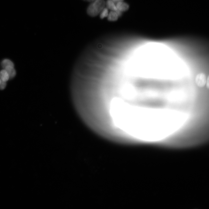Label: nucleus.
Masks as SVG:
<instances>
[{
    "label": "nucleus",
    "instance_id": "obj_1",
    "mask_svg": "<svg viewBox=\"0 0 209 209\" xmlns=\"http://www.w3.org/2000/svg\"><path fill=\"white\" fill-rule=\"evenodd\" d=\"M105 3L104 0H95L88 8V14L93 17L97 16L105 8Z\"/></svg>",
    "mask_w": 209,
    "mask_h": 209
},
{
    "label": "nucleus",
    "instance_id": "obj_2",
    "mask_svg": "<svg viewBox=\"0 0 209 209\" xmlns=\"http://www.w3.org/2000/svg\"><path fill=\"white\" fill-rule=\"evenodd\" d=\"M207 77L205 74L202 73L198 74L195 78V82L199 87L203 88L206 85Z\"/></svg>",
    "mask_w": 209,
    "mask_h": 209
},
{
    "label": "nucleus",
    "instance_id": "obj_3",
    "mask_svg": "<svg viewBox=\"0 0 209 209\" xmlns=\"http://www.w3.org/2000/svg\"><path fill=\"white\" fill-rule=\"evenodd\" d=\"M117 10L123 12L127 11L129 8V5L127 3L121 1L116 4Z\"/></svg>",
    "mask_w": 209,
    "mask_h": 209
},
{
    "label": "nucleus",
    "instance_id": "obj_4",
    "mask_svg": "<svg viewBox=\"0 0 209 209\" xmlns=\"http://www.w3.org/2000/svg\"><path fill=\"white\" fill-rule=\"evenodd\" d=\"M7 71L9 76L10 79L14 78L16 75V71L14 67L9 66L4 68Z\"/></svg>",
    "mask_w": 209,
    "mask_h": 209
},
{
    "label": "nucleus",
    "instance_id": "obj_5",
    "mask_svg": "<svg viewBox=\"0 0 209 209\" xmlns=\"http://www.w3.org/2000/svg\"><path fill=\"white\" fill-rule=\"evenodd\" d=\"M0 78L1 80L6 82L10 79L8 74L5 69L0 71Z\"/></svg>",
    "mask_w": 209,
    "mask_h": 209
},
{
    "label": "nucleus",
    "instance_id": "obj_6",
    "mask_svg": "<svg viewBox=\"0 0 209 209\" xmlns=\"http://www.w3.org/2000/svg\"><path fill=\"white\" fill-rule=\"evenodd\" d=\"M115 4L112 0H107L106 3H105V5H106L107 8L108 9L114 11L117 10Z\"/></svg>",
    "mask_w": 209,
    "mask_h": 209
},
{
    "label": "nucleus",
    "instance_id": "obj_7",
    "mask_svg": "<svg viewBox=\"0 0 209 209\" xmlns=\"http://www.w3.org/2000/svg\"><path fill=\"white\" fill-rule=\"evenodd\" d=\"M107 17L108 20L110 21H116L118 18L115 11H112L109 14Z\"/></svg>",
    "mask_w": 209,
    "mask_h": 209
},
{
    "label": "nucleus",
    "instance_id": "obj_8",
    "mask_svg": "<svg viewBox=\"0 0 209 209\" xmlns=\"http://www.w3.org/2000/svg\"><path fill=\"white\" fill-rule=\"evenodd\" d=\"M1 64L2 67L4 69L9 66L14 67L13 63L8 59H5L3 60L1 62Z\"/></svg>",
    "mask_w": 209,
    "mask_h": 209
},
{
    "label": "nucleus",
    "instance_id": "obj_9",
    "mask_svg": "<svg viewBox=\"0 0 209 209\" xmlns=\"http://www.w3.org/2000/svg\"><path fill=\"white\" fill-rule=\"evenodd\" d=\"M108 10L107 8H104L101 11L100 13V17L101 19L108 17L109 14Z\"/></svg>",
    "mask_w": 209,
    "mask_h": 209
},
{
    "label": "nucleus",
    "instance_id": "obj_10",
    "mask_svg": "<svg viewBox=\"0 0 209 209\" xmlns=\"http://www.w3.org/2000/svg\"><path fill=\"white\" fill-rule=\"evenodd\" d=\"M7 86V82L1 80L0 83V90H3L5 89Z\"/></svg>",
    "mask_w": 209,
    "mask_h": 209
},
{
    "label": "nucleus",
    "instance_id": "obj_11",
    "mask_svg": "<svg viewBox=\"0 0 209 209\" xmlns=\"http://www.w3.org/2000/svg\"><path fill=\"white\" fill-rule=\"evenodd\" d=\"M206 85L207 88L208 89L209 88V77L208 76L207 77Z\"/></svg>",
    "mask_w": 209,
    "mask_h": 209
},
{
    "label": "nucleus",
    "instance_id": "obj_12",
    "mask_svg": "<svg viewBox=\"0 0 209 209\" xmlns=\"http://www.w3.org/2000/svg\"><path fill=\"white\" fill-rule=\"evenodd\" d=\"M115 12H116L118 17L121 16L123 12L118 10L115 11Z\"/></svg>",
    "mask_w": 209,
    "mask_h": 209
},
{
    "label": "nucleus",
    "instance_id": "obj_13",
    "mask_svg": "<svg viewBox=\"0 0 209 209\" xmlns=\"http://www.w3.org/2000/svg\"><path fill=\"white\" fill-rule=\"evenodd\" d=\"M112 1L115 3L116 4L118 2L123 1V0H112Z\"/></svg>",
    "mask_w": 209,
    "mask_h": 209
},
{
    "label": "nucleus",
    "instance_id": "obj_14",
    "mask_svg": "<svg viewBox=\"0 0 209 209\" xmlns=\"http://www.w3.org/2000/svg\"><path fill=\"white\" fill-rule=\"evenodd\" d=\"M84 1L89 2H93L95 1V0H84Z\"/></svg>",
    "mask_w": 209,
    "mask_h": 209
},
{
    "label": "nucleus",
    "instance_id": "obj_15",
    "mask_svg": "<svg viewBox=\"0 0 209 209\" xmlns=\"http://www.w3.org/2000/svg\"><path fill=\"white\" fill-rule=\"evenodd\" d=\"M1 78H0V83H1Z\"/></svg>",
    "mask_w": 209,
    "mask_h": 209
}]
</instances>
